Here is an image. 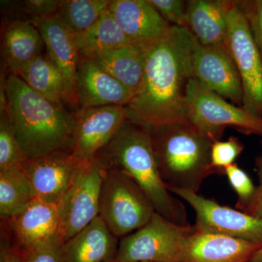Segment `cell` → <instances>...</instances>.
Here are the masks:
<instances>
[{"instance_id":"cell-1","label":"cell","mask_w":262,"mask_h":262,"mask_svg":"<svg viewBox=\"0 0 262 262\" xmlns=\"http://www.w3.org/2000/svg\"><path fill=\"white\" fill-rule=\"evenodd\" d=\"M198 41L187 29L172 27L148 45L140 88L126 107L129 120L148 125L187 124L185 98L194 78L193 54Z\"/></svg>"},{"instance_id":"cell-2","label":"cell","mask_w":262,"mask_h":262,"mask_svg":"<svg viewBox=\"0 0 262 262\" xmlns=\"http://www.w3.org/2000/svg\"><path fill=\"white\" fill-rule=\"evenodd\" d=\"M4 115L13 137L29 159L57 151L72 153L75 116L36 93L18 76L6 80Z\"/></svg>"},{"instance_id":"cell-3","label":"cell","mask_w":262,"mask_h":262,"mask_svg":"<svg viewBox=\"0 0 262 262\" xmlns=\"http://www.w3.org/2000/svg\"><path fill=\"white\" fill-rule=\"evenodd\" d=\"M94 160L103 169L120 170L135 181L157 213L177 225H189L184 206L170 194L160 177L147 125L127 120Z\"/></svg>"},{"instance_id":"cell-4","label":"cell","mask_w":262,"mask_h":262,"mask_svg":"<svg viewBox=\"0 0 262 262\" xmlns=\"http://www.w3.org/2000/svg\"><path fill=\"white\" fill-rule=\"evenodd\" d=\"M148 127L158 170L167 189L198 193L203 181L215 173L211 165L213 141L187 124Z\"/></svg>"},{"instance_id":"cell-5","label":"cell","mask_w":262,"mask_h":262,"mask_svg":"<svg viewBox=\"0 0 262 262\" xmlns=\"http://www.w3.org/2000/svg\"><path fill=\"white\" fill-rule=\"evenodd\" d=\"M155 207L137 183L115 169H103L100 193L99 216L120 239L146 225Z\"/></svg>"},{"instance_id":"cell-6","label":"cell","mask_w":262,"mask_h":262,"mask_svg":"<svg viewBox=\"0 0 262 262\" xmlns=\"http://www.w3.org/2000/svg\"><path fill=\"white\" fill-rule=\"evenodd\" d=\"M185 113L189 125L213 142L232 127L247 135L262 136V118L228 102L193 78L188 84Z\"/></svg>"},{"instance_id":"cell-7","label":"cell","mask_w":262,"mask_h":262,"mask_svg":"<svg viewBox=\"0 0 262 262\" xmlns=\"http://www.w3.org/2000/svg\"><path fill=\"white\" fill-rule=\"evenodd\" d=\"M194 226L180 225L155 212L144 227L120 239L116 259L121 262H182Z\"/></svg>"},{"instance_id":"cell-8","label":"cell","mask_w":262,"mask_h":262,"mask_svg":"<svg viewBox=\"0 0 262 262\" xmlns=\"http://www.w3.org/2000/svg\"><path fill=\"white\" fill-rule=\"evenodd\" d=\"M228 49L244 90L243 107L262 118V57L237 0H230Z\"/></svg>"},{"instance_id":"cell-9","label":"cell","mask_w":262,"mask_h":262,"mask_svg":"<svg viewBox=\"0 0 262 262\" xmlns=\"http://www.w3.org/2000/svg\"><path fill=\"white\" fill-rule=\"evenodd\" d=\"M103 176V168L96 160H81L70 187L57 204L63 244L99 215Z\"/></svg>"},{"instance_id":"cell-10","label":"cell","mask_w":262,"mask_h":262,"mask_svg":"<svg viewBox=\"0 0 262 262\" xmlns=\"http://www.w3.org/2000/svg\"><path fill=\"white\" fill-rule=\"evenodd\" d=\"M184 200L195 212L196 231L222 234L262 245V219L229 207L221 206L196 192L183 189L170 191Z\"/></svg>"},{"instance_id":"cell-11","label":"cell","mask_w":262,"mask_h":262,"mask_svg":"<svg viewBox=\"0 0 262 262\" xmlns=\"http://www.w3.org/2000/svg\"><path fill=\"white\" fill-rule=\"evenodd\" d=\"M75 116L72 155L82 161L94 160L128 120L123 106L81 108Z\"/></svg>"},{"instance_id":"cell-12","label":"cell","mask_w":262,"mask_h":262,"mask_svg":"<svg viewBox=\"0 0 262 262\" xmlns=\"http://www.w3.org/2000/svg\"><path fill=\"white\" fill-rule=\"evenodd\" d=\"M3 221L10 239L24 254L53 243L63 244L58 206L53 203L36 198L21 213Z\"/></svg>"},{"instance_id":"cell-13","label":"cell","mask_w":262,"mask_h":262,"mask_svg":"<svg viewBox=\"0 0 262 262\" xmlns=\"http://www.w3.org/2000/svg\"><path fill=\"white\" fill-rule=\"evenodd\" d=\"M193 73L194 78L207 89L243 106L241 76L228 51L198 42L193 54Z\"/></svg>"},{"instance_id":"cell-14","label":"cell","mask_w":262,"mask_h":262,"mask_svg":"<svg viewBox=\"0 0 262 262\" xmlns=\"http://www.w3.org/2000/svg\"><path fill=\"white\" fill-rule=\"evenodd\" d=\"M80 162L70 151H53L29 159L24 170L37 198L57 205L70 187Z\"/></svg>"},{"instance_id":"cell-15","label":"cell","mask_w":262,"mask_h":262,"mask_svg":"<svg viewBox=\"0 0 262 262\" xmlns=\"http://www.w3.org/2000/svg\"><path fill=\"white\" fill-rule=\"evenodd\" d=\"M76 91L81 108L127 106L134 95L92 59L80 56Z\"/></svg>"},{"instance_id":"cell-16","label":"cell","mask_w":262,"mask_h":262,"mask_svg":"<svg viewBox=\"0 0 262 262\" xmlns=\"http://www.w3.org/2000/svg\"><path fill=\"white\" fill-rule=\"evenodd\" d=\"M108 10L134 44L148 46L165 36L173 27L164 20L149 0H112Z\"/></svg>"},{"instance_id":"cell-17","label":"cell","mask_w":262,"mask_h":262,"mask_svg":"<svg viewBox=\"0 0 262 262\" xmlns=\"http://www.w3.org/2000/svg\"><path fill=\"white\" fill-rule=\"evenodd\" d=\"M51 56L64 77L68 91L69 103L79 104L76 91V76L80 60L78 48L74 35L60 21L56 15L46 18H33Z\"/></svg>"},{"instance_id":"cell-18","label":"cell","mask_w":262,"mask_h":262,"mask_svg":"<svg viewBox=\"0 0 262 262\" xmlns=\"http://www.w3.org/2000/svg\"><path fill=\"white\" fill-rule=\"evenodd\" d=\"M262 245L195 231L187 238L182 262H248Z\"/></svg>"},{"instance_id":"cell-19","label":"cell","mask_w":262,"mask_h":262,"mask_svg":"<svg viewBox=\"0 0 262 262\" xmlns=\"http://www.w3.org/2000/svg\"><path fill=\"white\" fill-rule=\"evenodd\" d=\"M119 241L98 215L60 248L61 262H110L116 259Z\"/></svg>"},{"instance_id":"cell-20","label":"cell","mask_w":262,"mask_h":262,"mask_svg":"<svg viewBox=\"0 0 262 262\" xmlns=\"http://www.w3.org/2000/svg\"><path fill=\"white\" fill-rule=\"evenodd\" d=\"M229 3L230 0L187 1V29L199 44L229 51L227 13Z\"/></svg>"},{"instance_id":"cell-21","label":"cell","mask_w":262,"mask_h":262,"mask_svg":"<svg viewBox=\"0 0 262 262\" xmlns=\"http://www.w3.org/2000/svg\"><path fill=\"white\" fill-rule=\"evenodd\" d=\"M146 48L130 43L91 59L135 95L144 78Z\"/></svg>"},{"instance_id":"cell-22","label":"cell","mask_w":262,"mask_h":262,"mask_svg":"<svg viewBox=\"0 0 262 262\" xmlns=\"http://www.w3.org/2000/svg\"><path fill=\"white\" fill-rule=\"evenodd\" d=\"M45 43L37 27L28 21L14 20L5 29L3 53L12 75L19 72L42 54Z\"/></svg>"},{"instance_id":"cell-23","label":"cell","mask_w":262,"mask_h":262,"mask_svg":"<svg viewBox=\"0 0 262 262\" xmlns=\"http://www.w3.org/2000/svg\"><path fill=\"white\" fill-rule=\"evenodd\" d=\"M17 76L48 101L60 105L69 103L64 77L48 53L38 56Z\"/></svg>"},{"instance_id":"cell-24","label":"cell","mask_w":262,"mask_h":262,"mask_svg":"<svg viewBox=\"0 0 262 262\" xmlns=\"http://www.w3.org/2000/svg\"><path fill=\"white\" fill-rule=\"evenodd\" d=\"M75 37L80 56L89 58L132 43L108 9L89 30Z\"/></svg>"},{"instance_id":"cell-25","label":"cell","mask_w":262,"mask_h":262,"mask_svg":"<svg viewBox=\"0 0 262 262\" xmlns=\"http://www.w3.org/2000/svg\"><path fill=\"white\" fill-rule=\"evenodd\" d=\"M37 198L24 170L0 171V216L9 220Z\"/></svg>"},{"instance_id":"cell-26","label":"cell","mask_w":262,"mask_h":262,"mask_svg":"<svg viewBox=\"0 0 262 262\" xmlns=\"http://www.w3.org/2000/svg\"><path fill=\"white\" fill-rule=\"evenodd\" d=\"M110 3V0H61L56 15L74 35H80L98 21Z\"/></svg>"},{"instance_id":"cell-27","label":"cell","mask_w":262,"mask_h":262,"mask_svg":"<svg viewBox=\"0 0 262 262\" xmlns=\"http://www.w3.org/2000/svg\"><path fill=\"white\" fill-rule=\"evenodd\" d=\"M0 116V171L24 170L28 157L10 132L5 115Z\"/></svg>"},{"instance_id":"cell-28","label":"cell","mask_w":262,"mask_h":262,"mask_svg":"<svg viewBox=\"0 0 262 262\" xmlns=\"http://www.w3.org/2000/svg\"><path fill=\"white\" fill-rule=\"evenodd\" d=\"M229 184L237 194L236 208L244 212L251 204L256 193V187L247 173L238 166L237 163L232 164L224 170Z\"/></svg>"},{"instance_id":"cell-29","label":"cell","mask_w":262,"mask_h":262,"mask_svg":"<svg viewBox=\"0 0 262 262\" xmlns=\"http://www.w3.org/2000/svg\"><path fill=\"white\" fill-rule=\"evenodd\" d=\"M244 146L237 138L231 136L228 140L213 143L211 151V165L214 173H224V170L235 163Z\"/></svg>"},{"instance_id":"cell-30","label":"cell","mask_w":262,"mask_h":262,"mask_svg":"<svg viewBox=\"0 0 262 262\" xmlns=\"http://www.w3.org/2000/svg\"><path fill=\"white\" fill-rule=\"evenodd\" d=\"M149 2L170 25L187 29V1L149 0Z\"/></svg>"},{"instance_id":"cell-31","label":"cell","mask_w":262,"mask_h":262,"mask_svg":"<svg viewBox=\"0 0 262 262\" xmlns=\"http://www.w3.org/2000/svg\"><path fill=\"white\" fill-rule=\"evenodd\" d=\"M262 57V0H237Z\"/></svg>"},{"instance_id":"cell-32","label":"cell","mask_w":262,"mask_h":262,"mask_svg":"<svg viewBox=\"0 0 262 262\" xmlns=\"http://www.w3.org/2000/svg\"><path fill=\"white\" fill-rule=\"evenodd\" d=\"M61 3V0H27L24 2V9L32 18H46L57 14Z\"/></svg>"},{"instance_id":"cell-33","label":"cell","mask_w":262,"mask_h":262,"mask_svg":"<svg viewBox=\"0 0 262 262\" xmlns=\"http://www.w3.org/2000/svg\"><path fill=\"white\" fill-rule=\"evenodd\" d=\"M61 242L53 243L48 246L24 254V262H61L60 248Z\"/></svg>"},{"instance_id":"cell-34","label":"cell","mask_w":262,"mask_h":262,"mask_svg":"<svg viewBox=\"0 0 262 262\" xmlns=\"http://www.w3.org/2000/svg\"><path fill=\"white\" fill-rule=\"evenodd\" d=\"M256 164L257 167L259 184L256 187V193L253 196V201L246 208L244 213L253 215L256 218L262 219V153L256 159Z\"/></svg>"},{"instance_id":"cell-35","label":"cell","mask_w":262,"mask_h":262,"mask_svg":"<svg viewBox=\"0 0 262 262\" xmlns=\"http://www.w3.org/2000/svg\"><path fill=\"white\" fill-rule=\"evenodd\" d=\"M0 262H24V253L10 238H2Z\"/></svg>"},{"instance_id":"cell-36","label":"cell","mask_w":262,"mask_h":262,"mask_svg":"<svg viewBox=\"0 0 262 262\" xmlns=\"http://www.w3.org/2000/svg\"><path fill=\"white\" fill-rule=\"evenodd\" d=\"M248 262H262V246L254 253Z\"/></svg>"},{"instance_id":"cell-37","label":"cell","mask_w":262,"mask_h":262,"mask_svg":"<svg viewBox=\"0 0 262 262\" xmlns=\"http://www.w3.org/2000/svg\"><path fill=\"white\" fill-rule=\"evenodd\" d=\"M110 262H121V261H117V260H114V261H110Z\"/></svg>"}]
</instances>
